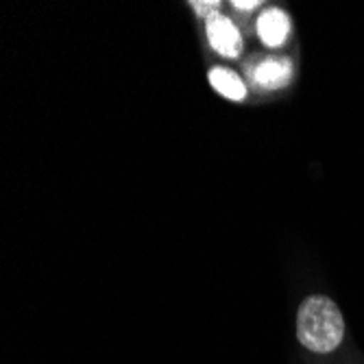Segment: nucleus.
<instances>
[{"instance_id": "0eeeda50", "label": "nucleus", "mask_w": 364, "mask_h": 364, "mask_svg": "<svg viewBox=\"0 0 364 364\" xmlns=\"http://www.w3.org/2000/svg\"><path fill=\"white\" fill-rule=\"evenodd\" d=\"M234 7L240 11H251V9H257V7H262V3L259 0H234Z\"/></svg>"}, {"instance_id": "20e7f679", "label": "nucleus", "mask_w": 364, "mask_h": 364, "mask_svg": "<svg viewBox=\"0 0 364 364\" xmlns=\"http://www.w3.org/2000/svg\"><path fill=\"white\" fill-rule=\"evenodd\" d=\"M253 77H255V83L264 90H279L288 85L292 77V65L284 57H269L257 65Z\"/></svg>"}, {"instance_id": "7ed1b4c3", "label": "nucleus", "mask_w": 364, "mask_h": 364, "mask_svg": "<svg viewBox=\"0 0 364 364\" xmlns=\"http://www.w3.org/2000/svg\"><path fill=\"white\" fill-rule=\"evenodd\" d=\"M290 33V18L286 16V11L271 7V9H264L257 18V36L259 40L271 46L277 48L286 42Z\"/></svg>"}, {"instance_id": "423d86ee", "label": "nucleus", "mask_w": 364, "mask_h": 364, "mask_svg": "<svg viewBox=\"0 0 364 364\" xmlns=\"http://www.w3.org/2000/svg\"><path fill=\"white\" fill-rule=\"evenodd\" d=\"M190 7H194V11L201 18H212L214 14H220L218 11V7H220L218 0H192Z\"/></svg>"}, {"instance_id": "f257e3e1", "label": "nucleus", "mask_w": 364, "mask_h": 364, "mask_svg": "<svg viewBox=\"0 0 364 364\" xmlns=\"http://www.w3.org/2000/svg\"><path fill=\"white\" fill-rule=\"evenodd\" d=\"M296 338L312 353H332L345 338V318L325 294H312L296 312Z\"/></svg>"}, {"instance_id": "39448f33", "label": "nucleus", "mask_w": 364, "mask_h": 364, "mask_svg": "<svg viewBox=\"0 0 364 364\" xmlns=\"http://www.w3.org/2000/svg\"><path fill=\"white\" fill-rule=\"evenodd\" d=\"M210 79V85L225 98H229V101H245L247 98V85L245 81L229 68H223V65H214V68L210 70L208 75Z\"/></svg>"}, {"instance_id": "f03ea898", "label": "nucleus", "mask_w": 364, "mask_h": 364, "mask_svg": "<svg viewBox=\"0 0 364 364\" xmlns=\"http://www.w3.org/2000/svg\"><path fill=\"white\" fill-rule=\"evenodd\" d=\"M205 31H208L210 46L218 55L234 59L242 53V36L231 18L223 14H214L212 18L205 20Z\"/></svg>"}]
</instances>
